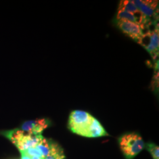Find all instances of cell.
I'll return each instance as SVG.
<instances>
[{
  "instance_id": "1",
  "label": "cell",
  "mask_w": 159,
  "mask_h": 159,
  "mask_svg": "<svg viewBox=\"0 0 159 159\" xmlns=\"http://www.w3.org/2000/svg\"><path fill=\"white\" fill-rule=\"evenodd\" d=\"M68 128L75 134L86 137L108 136L96 118L90 114L81 110H74L70 114Z\"/></svg>"
},
{
  "instance_id": "2",
  "label": "cell",
  "mask_w": 159,
  "mask_h": 159,
  "mask_svg": "<svg viewBox=\"0 0 159 159\" xmlns=\"http://www.w3.org/2000/svg\"><path fill=\"white\" fill-rule=\"evenodd\" d=\"M0 134L10 140L20 152L35 147L40 139L43 137L42 134L34 135L29 134L21 130L20 128L10 130L1 131Z\"/></svg>"
},
{
  "instance_id": "3",
  "label": "cell",
  "mask_w": 159,
  "mask_h": 159,
  "mask_svg": "<svg viewBox=\"0 0 159 159\" xmlns=\"http://www.w3.org/2000/svg\"><path fill=\"white\" fill-rule=\"evenodd\" d=\"M120 148L126 159H134L145 148L142 137L136 133L123 134L119 139Z\"/></svg>"
},
{
  "instance_id": "4",
  "label": "cell",
  "mask_w": 159,
  "mask_h": 159,
  "mask_svg": "<svg viewBox=\"0 0 159 159\" xmlns=\"http://www.w3.org/2000/svg\"><path fill=\"white\" fill-rule=\"evenodd\" d=\"M143 46L151 54L154 59L159 55V34L158 28L153 31H148L146 34H143L142 37L138 42Z\"/></svg>"
},
{
  "instance_id": "5",
  "label": "cell",
  "mask_w": 159,
  "mask_h": 159,
  "mask_svg": "<svg viewBox=\"0 0 159 159\" xmlns=\"http://www.w3.org/2000/svg\"><path fill=\"white\" fill-rule=\"evenodd\" d=\"M50 125V121L47 119L28 120L23 122L20 129L29 134L39 135Z\"/></svg>"
},
{
  "instance_id": "6",
  "label": "cell",
  "mask_w": 159,
  "mask_h": 159,
  "mask_svg": "<svg viewBox=\"0 0 159 159\" xmlns=\"http://www.w3.org/2000/svg\"><path fill=\"white\" fill-rule=\"evenodd\" d=\"M117 25L124 34L137 42L142 37L143 35L142 27L136 23L126 21H119Z\"/></svg>"
},
{
  "instance_id": "7",
  "label": "cell",
  "mask_w": 159,
  "mask_h": 159,
  "mask_svg": "<svg viewBox=\"0 0 159 159\" xmlns=\"http://www.w3.org/2000/svg\"><path fill=\"white\" fill-rule=\"evenodd\" d=\"M137 9L142 12L144 17L148 20V17H152L156 13L158 1H133Z\"/></svg>"
},
{
  "instance_id": "8",
  "label": "cell",
  "mask_w": 159,
  "mask_h": 159,
  "mask_svg": "<svg viewBox=\"0 0 159 159\" xmlns=\"http://www.w3.org/2000/svg\"><path fill=\"white\" fill-rule=\"evenodd\" d=\"M52 142V140L47 139L45 137H43L35 146V148L41 153L43 159L50 153L51 151Z\"/></svg>"
},
{
  "instance_id": "9",
  "label": "cell",
  "mask_w": 159,
  "mask_h": 159,
  "mask_svg": "<svg viewBox=\"0 0 159 159\" xmlns=\"http://www.w3.org/2000/svg\"><path fill=\"white\" fill-rule=\"evenodd\" d=\"M43 159H65L63 148L57 143L52 141L50 153Z\"/></svg>"
},
{
  "instance_id": "10",
  "label": "cell",
  "mask_w": 159,
  "mask_h": 159,
  "mask_svg": "<svg viewBox=\"0 0 159 159\" xmlns=\"http://www.w3.org/2000/svg\"><path fill=\"white\" fill-rule=\"evenodd\" d=\"M117 18L119 21H130L132 23H136L137 24L140 25V23H139L138 18L134 15L131 14L129 12L124 11V10H118L117 14Z\"/></svg>"
},
{
  "instance_id": "11",
  "label": "cell",
  "mask_w": 159,
  "mask_h": 159,
  "mask_svg": "<svg viewBox=\"0 0 159 159\" xmlns=\"http://www.w3.org/2000/svg\"><path fill=\"white\" fill-rule=\"evenodd\" d=\"M145 148L151 154L153 159H159V148L158 146L152 143H150L145 144Z\"/></svg>"
},
{
  "instance_id": "12",
  "label": "cell",
  "mask_w": 159,
  "mask_h": 159,
  "mask_svg": "<svg viewBox=\"0 0 159 159\" xmlns=\"http://www.w3.org/2000/svg\"><path fill=\"white\" fill-rule=\"evenodd\" d=\"M21 159H41V158H40V157H39L30 156L27 155V154L23 153H21Z\"/></svg>"
}]
</instances>
